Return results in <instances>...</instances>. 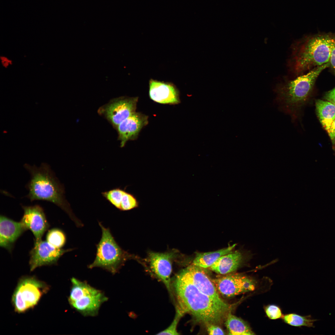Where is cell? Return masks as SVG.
<instances>
[{"mask_svg":"<svg viewBox=\"0 0 335 335\" xmlns=\"http://www.w3.org/2000/svg\"><path fill=\"white\" fill-rule=\"evenodd\" d=\"M179 303L184 311L190 312L198 321L206 325L219 322L228 312L192 283L184 269L175 276L173 283Z\"/></svg>","mask_w":335,"mask_h":335,"instance_id":"obj_1","label":"cell"},{"mask_svg":"<svg viewBox=\"0 0 335 335\" xmlns=\"http://www.w3.org/2000/svg\"><path fill=\"white\" fill-rule=\"evenodd\" d=\"M24 167L30 175L27 185L29 193L26 197L31 202L43 200L51 202L58 206L69 216L76 225L82 224L73 213L65 196V189L49 166L44 163L38 167L25 164Z\"/></svg>","mask_w":335,"mask_h":335,"instance_id":"obj_2","label":"cell"},{"mask_svg":"<svg viewBox=\"0 0 335 335\" xmlns=\"http://www.w3.org/2000/svg\"><path fill=\"white\" fill-rule=\"evenodd\" d=\"M335 35L322 34L304 38L293 43L288 65L295 76L329 63Z\"/></svg>","mask_w":335,"mask_h":335,"instance_id":"obj_3","label":"cell"},{"mask_svg":"<svg viewBox=\"0 0 335 335\" xmlns=\"http://www.w3.org/2000/svg\"><path fill=\"white\" fill-rule=\"evenodd\" d=\"M329 66L328 63L278 84L275 89L277 101L293 118H295L299 108L307 99L320 74Z\"/></svg>","mask_w":335,"mask_h":335,"instance_id":"obj_4","label":"cell"},{"mask_svg":"<svg viewBox=\"0 0 335 335\" xmlns=\"http://www.w3.org/2000/svg\"><path fill=\"white\" fill-rule=\"evenodd\" d=\"M68 301L70 305L84 316L97 315L102 305L108 300L101 290L85 281L72 277Z\"/></svg>","mask_w":335,"mask_h":335,"instance_id":"obj_5","label":"cell"},{"mask_svg":"<svg viewBox=\"0 0 335 335\" xmlns=\"http://www.w3.org/2000/svg\"><path fill=\"white\" fill-rule=\"evenodd\" d=\"M99 224L101 229V237L96 246L95 259L88 268H100L114 275L118 271L129 256L117 243L110 230L100 222Z\"/></svg>","mask_w":335,"mask_h":335,"instance_id":"obj_6","label":"cell"},{"mask_svg":"<svg viewBox=\"0 0 335 335\" xmlns=\"http://www.w3.org/2000/svg\"><path fill=\"white\" fill-rule=\"evenodd\" d=\"M49 288L46 283L34 277L25 276L21 278L11 298L15 311L23 313L34 307Z\"/></svg>","mask_w":335,"mask_h":335,"instance_id":"obj_7","label":"cell"},{"mask_svg":"<svg viewBox=\"0 0 335 335\" xmlns=\"http://www.w3.org/2000/svg\"><path fill=\"white\" fill-rule=\"evenodd\" d=\"M137 97H122L112 99L100 107L98 112L115 128L136 112Z\"/></svg>","mask_w":335,"mask_h":335,"instance_id":"obj_8","label":"cell"},{"mask_svg":"<svg viewBox=\"0 0 335 335\" xmlns=\"http://www.w3.org/2000/svg\"><path fill=\"white\" fill-rule=\"evenodd\" d=\"M212 279L218 292L227 297L253 291L255 281L246 275L238 274H227Z\"/></svg>","mask_w":335,"mask_h":335,"instance_id":"obj_9","label":"cell"},{"mask_svg":"<svg viewBox=\"0 0 335 335\" xmlns=\"http://www.w3.org/2000/svg\"><path fill=\"white\" fill-rule=\"evenodd\" d=\"M204 269L192 264L184 269L193 284L199 291L228 312L230 306L221 298L214 284Z\"/></svg>","mask_w":335,"mask_h":335,"instance_id":"obj_10","label":"cell"},{"mask_svg":"<svg viewBox=\"0 0 335 335\" xmlns=\"http://www.w3.org/2000/svg\"><path fill=\"white\" fill-rule=\"evenodd\" d=\"M72 250L56 248L42 239L35 241L29 252L30 270L32 271L39 267L55 264L64 253Z\"/></svg>","mask_w":335,"mask_h":335,"instance_id":"obj_11","label":"cell"},{"mask_svg":"<svg viewBox=\"0 0 335 335\" xmlns=\"http://www.w3.org/2000/svg\"><path fill=\"white\" fill-rule=\"evenodd\" d=\"M22 206L24 214L21 222L27 230L32 232L35 241L41 240L49 226L43 209L38 205Z\"/></svg>","mask_w":335,"mask_h":335,"instance_id":"obj_12","label":"cell"},{"mask_svg":"<svg viewBox=\"0 0 335 335\" xmlns=\"http://www.w3.org/2000/svg\"><path fill=\"white\" fill-rule=\"evenodd\" d=\"M176 256L175 252L173 251L165 253L150 252L148 256L151 271L163 283L169 292L171 290L172 262Z\"/></svg>","mask_w":335,"mask_h":335,"instance_id":"obj_13","label":"cell"},{"mask_svg":"<svg viewBox=\"0 0 335 335\" xmlns=\"http://www.w3.org/2000/svg\"><path fill=\"white\" fill-rule=\"evenodd\" d=\"M148 123V117L135 112L121 123L116 128L118 134L120 146L124 147L129 140L136 139L139 132Z\"/></svg>","mask_w":335,"mask_h":335,"instance_id":"obj_14","label":"cell"},{"mask_svg":"<svg viewBox=\"0 0 335 335\" xmlns=\"http://www.w3.org/2000/svg\"><path fill=\"white\" fill-rule=\"evenodd\" d=\"M149 85V96L154 101L162 104L180 103L179 91L173 83L151 79Z\"/></svg>","mask_w":335,"mask_h":335,"instance_id":"obj_15","label":"cell"},{"mask_svg":"<svg viewBox=\"0 0 335 335\" xmlns=\"http://www.w3.org/2000/svg\"><path fill=\"white\" fill-rule=\"evenodd\" d=\"M26 230L20 221L17 222L1 215L0 246L11 251L15 242Z\"/></svg>","mask_w":335,"mask_h":335,"instance_id":"obj_16","label":"cell"},{"mask_svg":"<svg viewBox=\"0 0 335 335\" xmlns=\"http://www.w3.org/2000/svg\"><path fill=\"white\" fill-rule=\"evenodd\" d=\"M102 196L120 211H128L137 207L139 202L132 194L126 189L116 187L101 193Z\"/></svg>","mask_w":335,"mask_h":335,"instance_id":"obj_17","label":"cell"},{"mask_svg":"<svg viewBox=\"0 0 335 335\" xmlns=\"http://www.w3.org/2000/svg\"><path fill=\"white\" fill-rule=\"evenodd\" d=\"M243 259L242 254L238 251L231 252L220 257L209 269L216 273L226 275L235 271Z\"/></svg>","mask_w":335,"mask_h":335,"instance_id":"obj_18","label":"cell"},{"mask_svg":"<svg viewBox=\"0 0 335 335\" xmlns=\"http://www.w3.org/2000/svg\"><path fill=\"white\" fill-rule=\"evenodd\" d=\"M236 245L215 251L197 253L192 264L203 268H209L220 257L232 252Z\"/></svg>","mask_w":335,"mask_h":335,"instance_id":"obj_19","label":"cell"},{"mask_svg":"<svg viewBox=\"0 0 335 335\" xmlns=\"http://www.w3.org/2000/svg\"><path fill=\"white\" fill-rule=\"evenodd\" d=\"M315 106L319 121L326 131L335 119V104L328 101L317 100Z\"/></svg>","mask_w":335,"mask_h":335,"instance_id":"obj_20","label":"cell"},{"mask_svg":"<svg viewBox=\"0 0 335 335\" xmlns=\"http://www.w3.org/2000/svg\"><path fill=\"white\" fill-rule=\"evenodd\" d=\"M225 324L229 335H248L255 334L249 326L245 322L232 315L230 312L228 314Z\"/></svg>","mask_w":335,"mask_h":335,"instance_id":"obj_21","label":"cell"},{"mask_svg":"<svg viewBox=\"0 0 335 335\" xmlns=\"http://www.w3.org/2000/svg\"><path fill=\"white\" fill-rule=\"evenodd\" d=\"M282 318L285 323L295 327H314V323L317 320L313 319L310 315L303 316L294 313L285 315Z\"/></svg>","mask_w":335,"mask_h":335,"instance_id":"obj_22","label":"cell"},{"mask_svg":"<svg viewBox=\"0 0 335 335\" xmlns=\"http://www.w3.org/2000/svg\"><path fill=\"white\" fill-rule=\"evenodd\" d=\"M46 239L50 245L58 248H62L66 242L65 233L58 228H53L49 230L46 235Z\"/></svg>","mask_w":335,"mask_h":335,"instance_id":"obj_23","label":"cell"},{"mask_svg":"<svg viewBox=\"0 0 335 335\" xmlns=\"http://www.w3.org/2000/svg\"><path fill=\"white\" fill-rule=\"evenodd\" d=\"M182 311L179 308L176 309V315L174 319L171 324L166 329L159 332L158 335H178L177 331V326L179 321L182 315Z\"/></svg>","mask_w":335,"mask_h":335,"instance_id":"obj_24","label":"cell"},{"mask_svg":"<svg viewBox=\"0 0 335 335\" xmlns=\"http://www.w3.org/2000/svg\"><path fill=\"white\" fill-rule=\"evenodd\" d=\"M265 311L267 317L271 319H277L283 316L280 309L275 305H270L267 306L265 308Z\"/></svg>","mask_w":335,"mask_h":335,"instance_id":"obj_25","label":"cell"},{"mask_svg":"<svg viewBox=\"0 0 335 335\" xmlns=\"http://www.w3.org/2000/svg\"><path fill=\"white\" fill-rule=\"evenodd\" d=\"M207 330L209 335H224L225 332L219 326L215 324H210L207 325Z\"/></svg>","mask_w":335,"mask_h":335,"instance_id":"obj_26","label":"cell"},{"mask_svg":"<svg viewBox=\"0 0 335 335\" xmlns=\"http://www.w3.org/2000/svg\"><path fill=\"white\" fill-rule=\"evenodd\" d=\"M329 63V66L331 67L335 74V43L331 51Z\"/></svg>","mask_w":335,"mask_h":335,"instance_id":"obj_27","label":"cell"},{"mask_svg":"<svg viewBox=\"0 0 335 335\" xmlns=\"http://www.w3.org/2000/svg\"><path fill=\"white\" fill-rule=\"evenodd\" d=\"M332 142L335 140V119L326 130Z\"/></svg>","mask_w":335,"mask_h":335,"instance_id":"obj_28","label":"cell"},{"mask_svg":"<svg viewBox=\"0 0 335 335\" xmlns=\"http://www.w3.org/2000/svg\"><path fill=\"white\" fill-rule=\"evenodd\" d=\"M324 97L327 101L335 104V87L327 92L325 94Z\"/></svg>","mask_w":335,"mask_h":335,"instance_id":"obj_29","label":"cell"},{"mask_svg":"<svg viewBox=\"0 0 335 335\" xmlns=\"http://www.w3.org/2000/svg\"><path fill=\"white\" fill-rule=\"evenodd\" d=\"M1 59L2 65L5 68L7 67L9 65L11 64V61L6 57H1Z\"/></svg>","mask_w":335,"mask_h":335,"instance_id":"obj_30","label":"cell"},{"mask_svg":"<svg viewBox=\"0 0 335 335\" xmlns=\"http://www.w3.org/2000/svg\"><path fill=\"white\" fill-rule=\"evenodd\" d=\"M333 147H335V140L333 142Z\"/></svg>","mask_w":335,"mask_h":335,"instance_id":"obj_31","label":"cell"},{"mask_svg":"<svg viewBox=\"0 0 335 335\" xmlns=\"http://www.w3.org/2000/svg\"><path fill=\"white\" fill-rule=\"evenodd\" d=\"M333 149L335 151V147H333Z\"/></svg>","mask_w":335,"mask_h":335,"instance_id":"obj_32","label":"cell"}]
</instances>
